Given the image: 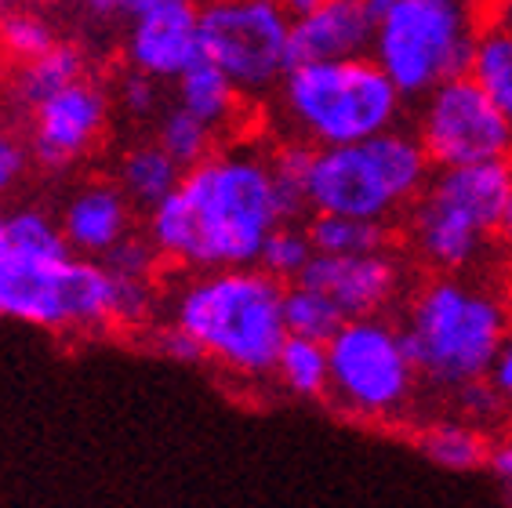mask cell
<instances>
[{"instance_id":"cell-1","label":"cell","mask_w":512,"mask_h":508,"mask_svg":"<svg viewBox=\"0 0 512 508\" xmlns=\"http://www.w3.org/2000/svg\"><path fill=\"white\" fill-rule=\"evenodd\" d=\"M291 215L276 186L269 149L258 142H229L182 171L171 196L146 211V240L160 262L178 273L255 265L258 251Z\"/></svg>"},{"instance_id":"cell-2","label":"cell","mask_w":512,"mask_h":508,"mask_svg":"<svg viewBox=\"0 0 512 508\" xmlns=\"http://www.w3.org/2000/svg\"><path fill=\"white\" fill-rule=\"evenodd\" d=\"M284 287L258 265L182 273L164 298V323L197 345L200 363L229 378H273L284 345Z\"/></svg>"},{"instance_id":"cell-3","label":"cell","mask_w":512,"mask_h":508,"mask_svg":"<svg viewBox=\"0 0 512 508\" xmlns=\"http://www.w3.org/2000/svg\"><path fill=\"white\" fill-rule=\"evenodd\" d=\"M400 331L425 385L454 396L512 338V298L483 273H429L407 291Z\"/></svg>"},{"instance_id":"cell-4","label":"cell","mask_w":512,"mask_h":508,"mask_svg":"<svg viewBox=\"0 0 512 508\" xmlns=\"http://www.w3.org/2000/svg\"><path fill=\"white\" fill-rule=\"evenodd\" d=\"M512 182V160L433 167L400 218L404 251L425 273H480L498 247V222Z\"/></svg>"},{"instance_id":"cell-5","label":"cell","mask_w":512,"mask_h":508,"mask_svg":"<svg viewBox=\"0 0 512 508\" xmlns=\"http://www.w3.org/2000/svg\"><path fill=\"white\" fill-rule=\"evenodd\" d=\"M276 117L284 138L313 149L349 146L400 124L407 98L371 55L335 62H298L276 84Z\"/></svg>"},{"instance_id":"cell-6","label":"cell","mask_w":512,"mask_h":508,"mask_svg":"<svg viewBox=\"0 0 512 508\" xmlns=\"http://www.w3.org/2000/svg\"><path fill=\"white\" fill-rule=\"evenodd\" d=\"M433 175L422 142L411 127L349 146L313 149L306 182L309 215H349L396 225Z\"/></svg>"},{"instance_id":"cell-7","label":"cell","mask_w":512,"mask_h":508,"mask_svg":"<svg viewBox=\"0 0 512 508\" xmlns=\"http://www.w3.org/2000/svg\"><path fill=\"white\" fill-rule=\"evenodd\" d=\"M0 320L48 334L120 331V280L102 258L0 251Z\"/></svg>"},{"instance_id":"cell-8","label":"cell","mask_w":512,"mask_h":508,"mask_svg":"<svg viewBox=\"0 0 512 508\" xmlns=\"http://www.w3.org/2000/svg\"><path fill=\"white\" fill-rule=\"evenodd\" d=\"M480 0H393L375 22L371 59L404 98H422L473 66Z\"/></svg>"},{"instance_id":"cell-9","label":"cell","mask_w":512,"mask_h":508,"mask_svg":"<svg viewBox=\"0 0 512 508\" xmlns=\"http://www.w3.org/2000/svg\"><path fill=\"white\" fill-rule=\"evenodd\" d=\"M422 374L389 316L345 320L327 338V400L364 425H396L414 407Z\"/></svg>"},{"instance_id":"cell-10","label":"cell","mask_w":512,"mask_h":508,"mask_svg":"<svg viewBox=\"0 0 512 508\" xmlns=\"http://www.w3.org/2000/svg\"><path fill=\"white\" fill-rule=\"evenodd\" d=\"M200 55L247 98L269 95L291 62V11L276 0H200Z\"/></svg>"},{"instance_id":"cell-11","label":"cell","mask_w":512,"mask_h":508,"mask_svg":"<svg viewBox=\"0 0 512 508\" xmlns=\"http://www.w3.org/2000/svg\"><path fill=\"white\" fill-rule=\"evenodd\" d=\"M414 135L433 167H465L512 160V127L473 73L436 84L418 98Z\"/></svg>"},{"instance_id":"cell-12","label":"cell","mask_w":512,"mask_h":508,"mask_svg":"<svg viewBox=\"0 0 512 508\" xmlns=\"http://www.w3.org/2000/svg\"><path fill=\"white\" fill-rule=\"evenodd\" d=\"M109 113H113V95L91 77H80L77 84L44 98L40 106L30 109L26 142H30L33 167L62 175L80 160H88L106 138Z\"/></svg>"},{"instance_id":"cell-13","label":"cell","mask_w":512,"mask_h":508,"mask_svg":"<svg viewBox=\"0 0 512 508\" xmlns=\"http://www.w3.org/2000/svg\"><path fill=\"white\" fill-rule=\"evenodd\" d=\"M302 284L327 294L345 320L385 316L389 309L404 305L411 291L407 269L393 247L375 254H316L302 273Z\"/></svg>"},{"instance_id":"cell-14","label":"cell","mask_w":512,"mask_h":508,"mask_svg":"<svg viewBox=\"0 0 512 508\" xmlns=\"http://www.w3.org/2000/svg\"><path fill=\"white\" fill-rule=\"evenodd\" d=\"M124 59L160 84H175L200 62V0H142L128 19Z\"/></svg>"},{"instance_id":"cell-15","label":"cell","mask_w":512,"mask_h":508,"mask_svg":"<svg viewBox=\"0 0 512 508\" xmlns=\"http://www.w3.org/2000/svg\"><path fill=\"white\" fill-rule=\"evenodd\" d=\"M375 15L364 0H320L291 15V62H335L371 55Z\"/></svg>"},{"instance_id":"cell-16","label":"cell","mask_w":512,"mask_h":508,"mask_svg":"<svg viewBox=\"0 0 512 508\" xmlns=\"http://www.w3.org/2000/svg\"><path fill=\"white\" fill-rule=\"evenodd\" d=\"M59 225L66 247L80 258H106L135 229V204L117 182H84L59 207Z\"/></svg>"},{"instance_id":"cell-17","label":"cell","mask_w":512,"mask_h":508,"mask_svg":"<svg viewBox=\"0 0 512 508\" xmlns=\"http://www.w3.org/2000/svg\"><path fill=\"white\" fill-rule=\"evenodd\" d=\"M175 106L207 124L218 138H240V127L247 120V95L207 59L193 66L175 80Z\"/></svg>"},{"instance_id":"cell-18","label":"cell","mask_w":512,"mask_h":508,"mask_svg":"<svg viewBox=\"0 0 512 508\" xmlns=\"http://www.w3.org/2000/svg\"><path fill=\"white\" fill-rule=\"evenodd\" d=\"M80 77H88V59H84V51H80L77 44H69V40H59L51 51H44V55H37V59L11 69V80H8L11 102L30 113V109L40 106L44 98L69 88V84H77Z\"/></svg>"},{"instance_id":"cell-19","label":"cell","mask_w":512,"mask_h":508,"mask_svg":"<svg viewBox=\"0 0 512 508\" xmlns=\"http://www.w3.org/2000/svg\"><path fill=\"white\" fill-rule=\"evenodd\" d=\"M178 182H182V167L157 146V138L131 146L117 164V186L142 211H149L164 196L175 193Z\"/></svg>"},{"instance_id":"cell-20","label":"cell","mask_w":512,"mask_h":508,"mask_svg":"<svg viewBox=\"0 0 512 508\" xmlns=\"http://www.w3.org/2000/svg\"><path fill=\"white\" fill-rule=\"evenodd\" d=\"M418 450L447 472H473L480 465H487L491 443H487V436H483L476 421L458 414V418H440L422 425L418 429Z\"/></svg>"},{"instance_id":"cell-21","label":"cell","mask_w":512,"mask_h":508,"mask_svg":"<svg viewBox=\"0 0 512 508\" xmlns=\"http://www.w3.org/2000/svg\"><path fill=\"white\" fill-rule=\"evenodd\" d=\"M316 254H375L393 247V225L349 215H306Z\"/></svg>"},{"instance_id":"cell-22","label":"cell","mask_w":512,"mask_h":508,"mask_svg":"<svg viewBox=\"0 0 512 508\" xmlns=\"http://www.w3.org/2000/svg\"><path fill=\"white\" fill-rule=\"evenodd\" d=\"M276 385L298 400H324L327 396V342L291 338L287 334L273 363Z\"/></svg>"},{"instance_id":"cell-23","label":"cell","mask_w":512,"mask_h":508,"mask_svg":"<svg viewBox=\"0 0 512 508\" xmlns=\"http://www.w3.org/2000/svg\"><path fill=\"white\" fill-rule=\"evenodd\" d=\"M469 73L498 102V109L512 127V26H498V22L483 26Z\"/></svg>"},{"instance_id":"cell-24","label":"cell","mask_w":512,"mask_h":508,"mask_svg":"<svg viewBox=\"0 0 512 508\" xmlns=\"http://www.w3.org/2000/svg\"><path fill=\"white\" fill-rule=\"evenodd\" d=\"M59 44V30L40 8H4L0 11V62L8 69L37 59Z\"/></svg>"},{"instance_id":"cell-25","label":"cell","mask_w":512,"mask_h":508,"mask_svg":"<svg viewBox=\"0 0 512 508\" xmlns=\"http://www.w3.org/2000/svg\"><path fill=\"white\" fill-rule=\"evenodd\" d=\"M345 323V316L335 309V302L309 284L284 287V327L291 338H309V342H327Z\"/></svg>"},{"instance_id":"cell-26","label":"cell","mask_w":512,"mask_h":508,"mask_svg":"<svg viewBox=\"0 0 512 508\" xmlns=\"http://www.w3.org/2000/svg\"><path fill=\"white\" fill-rule=\"evenodd\" d=\"M157 146L175 160L182 171L193 164H200L204 157H211L218 149V135L207 124H200L193 113H186L182 106H168L157 117Z\"/></svg>"},{"instance_id":"cell-27","label":"cell","mask_w":512,"mask_h":508,"mask_svg":"<svg viewBox=\"0 0 512 508\" xmlns=\"http://www.w3.org/2000/svg\"><path fill=\"white\" fill-rule=\"evenodd\" d=\"M316 258L313 240H309L306 218L302 222H280L273 233L266 236V244L258 251V269L269 273L280 284H295L302 280V273L309 269V262Z\"/></svg>"},{"instance_id":"cell-28","label":"cell","mask_w":512,"mask_h":508,"mask_svg":"<svg viewBox=\"0 0 512 508\" xmlns=\"http://www.w3.org/2000/svg\"><path fill=\"white\" fill-rule=\"evenodd\" d=\"M4 247L26 254H73L62 236L59 215H51L37 204H22L8 211V229H4Z\"/></svg>"},{"instance_id":"cell-29","label":"cell","mask_w":512,"mask_h":508,"mask_svg":"<svg viewBox=\"0 0 512 508\" xmlns=\"http://www.w3.org/2000/svg\"><path fill=\"white\" fill-rule=\"evenodd\" d=\"M113 102H117L120 113H128L131 120H153L160 117V80L138 73V69H128L120 77L117 91H113Z\"/></svg>"},{"instance_id":"cell-30","label":"cell","mask_w":512,"mask_h":508,"mask_svg":"<svg viewBox=\"0 0 512 508\" xmlns=\"http://www.w3.org/2000/svg\"><path fill=\"white\" fill-rule=\"evenodd\" d=\"M30 171H33V153L26 135L11 131V127H0V200L19 193L22 182L30 178Z\"/></svg>"},{"instance_id":"cell-31","label":"cell","mask_w":512,"mask_h":508,"mask_svg":"<svg viewBox=\"0 0 512 508\" xmlns=\"http://www.w3.org/2000/svg\"><path fill=\"white\" fill-rule=\"evenodd\" d=\"M454 400H458V411H462V418L476 421V425H483V421H491L494 414L502 411L505 403L498 400V392L491 389V381H473V385H462V389L454 392Z\"/></svg>"},{"instance_id":"cell-32","label":"cell","mask_w":512,"mask_h":508,"mask_svg":"<svg viewBox=\"0 0 512 508\" xmlns=\"http://www.w3.org/2000/svg\"><path fill=\"white\" fill-rule=\"evenodd\" d=\"M487 381H491V389L498 392V400H502L505 407H512V338L502 345L498 360L491 363V371H487Z\"/></svg>"},{"instance_id":"cell-33","label":"cell","mask_w":512,"mask_h":508,"mask_svg":"<svg viewBox=\"0 0 512 508\" xmlns=\"http://www.w3.org/2000/svg\"><path fill=\"white\" fill-rule=\"evenodd\" d=\"M138 4H142V0H84V8H88L91 19H102V22H117V19L128 22Z\"/></svg>"},{"instance_id":"cell-34","label":"cell","mask_w":512,"mask_h":508,"mask_svg":"<svg viewBox=\"0 0 512 508\" xmlns=\"http://www.w3.org/2000/svg\"><path fill=\"white\" fill-rule=\"evenodd\" d=\"M487 465H491V469L498 472V479H505V483L512 487V436H505V440L491 443Z\"/></svg>"},{"instance_id":"cell-35","label":"cell","mask_w":512,"mask_h":508,"mask_svg":"<svg viewBox=\"0 0 512 508\" xmlns=\"http://www.w3.org/2000/svg\"><path fill=\"white\" fill-rule=\"evenodd\" d=\"M483 26L498 22V26H512V0H480Z\"/></svg>"},{"instance_id":"cell-36","label":"cell","mask_w":512,"mask_h":508,"mask_svg":"<svg viewBox=\"0 0 512 508\" xmlns=\"http://www.w3.org/2000/svg\"><path fill=\"white\" fill-rule=\"evenodd\" d=\"M498 247L512 258V182H509V196H505L502 222H498Z\"/></svg>"},{"instance_id":"cell-37","label":"cell","mask_w":512,"mask_h":508,"mask_svg":"<svg viewBox=\"0 0 512 508\" xmlns=\"http://www.w3.org/2000/svg\"><path fill=\"white\" fill-rule=\"evenodd\" d=\"M276 4H284L291 15H298V11H309V8H316L320 0H276Z\"/></svg>"},{"instance_id":"cell-38","label":"cell","mask_w":512,"mask_h":508,"mask_svg":"<svg viewBox=\"0 0 512 508\" xmlns=\"http://www.w3.org/2000/svg\"><path fill=\"white\" fill-rule=\"evenodd\" d=\"M48 4H59V0H4V8H48Z\"/></svg>"},{"instance_id":"cell-39","label":"cell","mask_w":512,"mask_h":508,"mask_svg":"<svg viewBox=\"0 0 512 508\" xmlns=\"http://www.w3.org/2000/svg\"><path fill=\"white\" fill-rule=\"evenodd\" d=\"M364 4H367V8H371V15H375V19H378V15H382V11L389 8L393 0H364Z\"/></svg>"},{"instance_id":"cell-40","label":"cell","mask_w":512,"mask_h":508,"mask_svg":"<svg viewBox=\"0 0 512 508\" xmlns=\"http://www.w3.org/2000/svg\"><path fill=\"white\" fill-rule=\"evenodd\" d=\"M4 229H8V207L0 200V251H4Z\"/></svg>"},{"instance_id":"cell-41","label":"cell","mask_w":512,"mask_h":508,"mask_svg":"<svg viewBox=\"0 0 512 508\" xmlns=\"http://www.w3.org/2000/svg\"><path fill=\"white\" fill-rule=\"evenodd\" d=\"M509 284H512V265H509Z\"/></svg>"},{"instance_id":"cell-42","label":"cell","mask_w":512,"mask_h":508,"mask_svg":"<svg viewBox=\"0 0 512 508\" xmlns=\"http://www.w3.org/2000/svg\"><path fill=\"white\" fill-rule=\"evenodd\" d=\"M0 11H4V0H0Z\"/></svg>"}]
</instances>
